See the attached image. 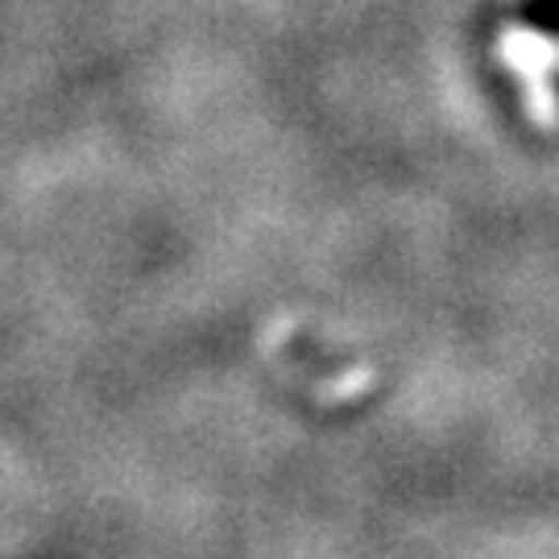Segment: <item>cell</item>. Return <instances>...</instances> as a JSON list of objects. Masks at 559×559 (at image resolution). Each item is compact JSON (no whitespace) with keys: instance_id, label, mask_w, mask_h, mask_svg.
<instances>
[{"instance_id":"6da1fadb","label":"cell","mask_w":559,"mask_h":559,"mask_svg":"<svg viewBox=\"0 0 559 559\" xmlns=\"http://www.w3.org/2000/svg\"><path fill=\"white\" fill-rule=\"evenodd\" d=\"M498 62H506L526 96V112L539 129L559 124V38L531 25H506L498 34Z\"/></svg>"}]
</instances>
